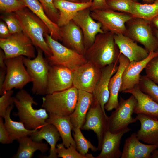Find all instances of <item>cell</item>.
<instances>
[{
    "label": "cell",
    "instance_id": "obj_1",
    "mask_svg": "<svg viewBox=\"0 0 158 158\" xmlns=\"http://www.w3.org/2000/svg\"><path fill=\"white\" fill-rule=\"evenodd\" d=\"M120 54L114 34L107 32L96 35L94 42L86 50L84 56L87 61L101 68L110 64L118 63Z\"/></svg>",
    "mask_w": 158,
    "mask_h": 158
},
{
    "label": "cell",
    "instance_id": "obj_2",
    "mask_svg": "<svg viewBox=\"0 0 158 158\" xmlns=\"http://www.w3.org/2000/svg\"><path fill=\"white\" fill-rule=\"evenodd\" d=\"M14 100L18 110L14 115L18 117L27 129H38L47 123L46 120L49 114L46 110L43 108L34 109L32 104L37 105L38 104L26 90H20L14 97Z\"/></svg>",
    "mask_w": 158,
    "mask_h": 158
},
{
    "label": "cell",
    "instance_id": "obj_3",
    "mask_svg": "<svg viewBox=\"0 0 158 158\" xmlns=\"http://www.w3.org/2000/svg\"><path fill=\"white\" fill-rule=\"evenodd\" d=\"M14 13L22 32L30 38L34 46L41 49L48 57L51 56V50L44 38L45 34H49L44 23L26 7Z\"/></svg>",
    "mask_w": 158,
    "mask_h": 158
},
{
    "label": "cell",
    "instance_id": "obj_4",
    "mask_svg": "<svg viewBox=\"0 0 158 158\" xmlns=\"http://www.w3.org/2000/svg\"><path fill=\"white\" fill-rule=\"evenodd\" d=\"M78 90L73 86L62 91L47 94L42 97V107L49 114L69 116L77 103Z\"/></svg>",
    "mask_w": 158,
    "mask_h": 158
},
{
    "label": "cell",
    "instance_id": "obj_5",
    "mask_svg": "<svg viewBox=\"0 0 158 158\" xmlns=\"http://www.w3.org/2000/svg\"><path fill=\"white\" fill-rule=\"evenodd\" d=\"M37 55L33 59L24 56V64L32 79L31 90L34 94H47L48 78L50 65L47 59L44 58L43 51L37 48Z\"/></svg>",
    "mask_w": 158,
    "mask_h": 158
},
{
    "label": "cell",
    "instance_id": "obj_6",
    "mask_svg": "<svg viewBox=\"0 0 158 158\" xmlns=\"http://www.w3.org/2000/svg\"><path fill=\"white\" fill-rule=\"evenodd\" d=\"M44 37L52 53L47 59L50 65L62 66L73 71L87 61L84 55L62 45L49 34H45Z\"/></svg>",
    "mask_w": 158,
    "mask_h": 158
},
{
    "label": "cell",
    "instance_id": "obj_7",
    "mask_svg": "<svg viewBox=\"0 0 158 158\" xmlns=\"http://www.w3.org/2000/svg\"><path fill=\"white\" fill-rule=\"evenodd\" d=\"M126 26L124 35L140 43L149 53L156 51L158 41L153 34L150 21L133 17L126 23Z\"/></svg>",
    "mask_w": 158,
    "mask_h": 158
},
{
    "label": "cell",
    "instance_id": "obj_8",
    "mask_svg": "<svg viewBox=\"0 0 158 158\" xmlns=\"http://www.w3.org/2000/svg\"><path fill=\"white\" fill-rule=\"evenodd\" d=\"M23 57L24 56H20L5 59L6 72L5 80L0 90V95L13 88L23 89L25 86L32 82L24 64Z\"/></svg>",
    "mask_w": 158,
    "mask_h": 158
},
{
    "label": "cell",
    "instance_id": "obj_9",
    "mask_svg": "<svg viewBox=\"0 0 158 158\" xmlns=\"http://www.w3.org/2000/svg\"><path fill=\"white\" fill-rule=\"evenodd\" d=\"M137 100L132 95L125 99L120 97L117 107L107 119L108 130L112 133L119 132L136 122L137 120L132 115L134 113Z\"/></svg>",
    "mask_w": 158,
    "mask_h": 158
},
{
    "label": "cell",
    "instance_id": "obj_10",
    "mask_svg": "<svg viewBox=\"0 0 158 158\" xmlns=\"http://www.w3.org/2000/svg\"><path fill=\"white\" fill-rule=\"evenodd\" d=\"M90 14L94 19L101 23L104 32H110L114 34L124 35L126 23L133 17L129 14L110 8L91 11Z\"/></svg>",
    "mask_w": 158,
    "mask_h": 158
},
{
    "label": "cell",
    "instance_id": "obj_11",
    "mask_svg": "<svg viewBox=\"0 0 158 158\" xmlns=\"http://www.w3.org/2000/svg\"><path fill=\"white\" fill-rule=\"evenodd\" d=\"M34 46L31 40L23 32L12 34L6 38L0 39V47L4 53L5 59L20 56L34 58Z\"/></svg>",
    "mask_w": 158,
    "mask_h": 158
},
{
    "label": "cell",
    "instance_id": "obj_12",
    "mask_svg": "<svg viewBox=\"0 0 158 158\" xmlns=\"http://www.w3.org/2000/svg\"><path fill=\"white\" fill-rule=\"evenodd\" d=\"M72 71L73 86L78 90L92 93L100 77L101 68L87 61Z\"/></svg>",
    "mask_w": 158,
    "mask_h": 158
},
{
    "label": "cell",
    "instance_id": "obj_13",
    "mask_svg": "<svg viewBox=\"0 0 158 158\" xmlns=\"http://www.w3.org/2000/svg\"><path fill=\"white\" fill-rule=\"evenodd\" d=\"M108 117L104 114L99 103L94 98L81 129L92 130L95 133L98 139L99 150H101L104 137L108 130Z\"/></svg>",
    "mask_w": 158,
    "mask_h": 158
},
{
    "label": "cell",
    "instance_id": "obj_14",
    "mask_svg": "<svg viewBox=\"0 0 158 158\" xmlns=\"http://www.w3.org/2000/svg\"><path fill=\"white\" fill-rule=\"evenodd\" d=\"M90 8L79 11L73 19L82 32L86 50L93 44L97 34L104 32L101 23L91 16Z\"/></svg>",
    "mask_w": 158,
    "mask_h": 158
},
{
    "label": "cell",
    "instance_id": "obj_15",
    "mask_svg": "<svg viewBox=\"0 0 158 158\" xmlns=\"http://www.w3.org/2000/svg\"><path fill=\"white\" fill-rule=\"evenodd\" d=\"M73 86V72L58 65H50L48 73L47 94L64 90Z\"/></svg>",
    "mask_w": 158,
    "mask_h": 158
},
{
    "label": "cell",
    "instance_id": "obj_16",
    "mask_svg": "<svg viewBox=\"0 0 158 158\" xmlns=\"http://www.w3.org/2000/svg\"><path fill=\"white\" fill-rule=\"evenodd\" d=\"M158 55L157 52L152 51L149 52L147 58L142 61L130 62L123 73L120 92L123 93L125 90L132 89L138 85L141 76V73L148 62Z\"/></svg>",
    "mask_w": 158,
    "mask_h": 158
},
{
    "label": "cell",
    "instance_id": "obj_17",
    "mask_svg": "<svg viewBox=\"0 0 158 158\" xmlns=\"http://www.w3.org/2000/svg\"><path fill=\"white\" fill-rule=\"evenodd\" d=\"M130 62L129 59L121 53L118 58V69L109 80V97L108 101L104 106V109L107 111L115 109L118 106V95L121 87L122 75L123 71Z\"/></svg>",
    "mask_w": 158,
    "mask_h": 158
},
{
    "label": "cell",
    "instance_id": "obj_18",
    "mask_svg": "<svg viewBox=\"0 0 158 158\" xmlns=\"http://www.w3.org/2000/svg\"><path fill=\"white\" fill-rule=\"evenodd\" d=\"M158 148V144L143 143L136 133L132 134L125 140L121 158H150L152 153Z\"/></svg>",
    "mask_w": 158,
    "mask_h": 158
},
{
    "label": "cell",
    "instance_id": "obj_19",
    "mask_svg": "<svg viewBox=\"0 0 158 158\" xmlns=\"http://www.w3.org/2000/svg\"><path fill=\"white\" fill-rule=\"evenodd\" d=\"M60 28L61 41L64 45L84 55L86 49L80 27L72 20Z\"/></svg>",
    "mask_w": 158,
    "mask_h": 158
},
{
    "label": "cell",
    "instance_id": "obj_20",
    "mask_svg": "<svg viewBox=\"0 0 158 158\" xmlns=\"http://www.w3.org/2000/svg\"><path fill=\"white\" fill-rule=\"evenodd\" d=\"M114 38L120 53L126 57L130 62L142 61L149 55V53L145 48L124 34H114Z\"/></svg>",
    "mask_w": 158,
    "mask_h": 158
},
{
    "label": "cell",
    "instance_id": "obj_21",
    "mask_svg": "<svg viewBox=\"0 0 158 158\" xmlns=\"http://www.w3.org/2000/svg\"><path fill=\"white\" fill-rule=\"evenodd\" d=\"M118 63H113L108 65L101 68L100 77L92 92L94 98L100 104L104 113V106L109 97V85L112 76L116 71Z\"/></svg>",
    "mask_w": 158,
    "mask_h": 158
},
{
    "label": "cell",
    "instance_id": "obj_22",
    "mask_svg": "<svg viewBox=\"0 0 158 158\" xmlns=\"http://www.w3.org/2000/svg\"><path fill=\"white\" fill-rule=\"evenodd\" d=\"M131 130L128 127L115 133L107 131L104 138L101 152L95 158H121L122 152L120 146L122 137Z\"/></svg>",
    "mask_w": 158,
    "mask_h": 158
},
{
    "label": "cell",
    "instance_id": "obj_23",
    "mask_svg": "<svg viewBox=\"0 0 158 158\" xmlns=\"http://www.w3.org/2000/svg\"><path fill=\"white\" fill-rule=\"evenodd\" d=\"M137 114L135 118L140 124L136 133L138 138L148 144H158V119L143 114Z\"/></svg>",
    "mask_w": 158,
    "mask_h": 158
},
{
    "label": "cell",
    "instance_id": "obj_24",
    "mask_svg": "<svg viewBox=\"0 0 158 158\" xmlns=\"http://www.w3.org/2000/svg\"><path fill=\"white\" fill-rule=\"evenodd\" d=\"M55 7L59 12L56 24L61 27L68 23L79 11L90 8L92 1L87 2H76L66 0H54Z\"/></svg>",
    "mask_w": 158,
    "mask_h": 158
},
{
    "label": "cell",
    "instance_id": "obj_25",
    "mask_svg": "<svg viewBox=\"0 0 158 158\" xmlns=\"http://www.w3.org/2000/svg\"><path fill=\"white\" fill-rule=\"evenodd\" d=\"M94 99V97L92 93L78 90V98L75 109L69 116L73 127L80 128L82 127Z\"/></svg>",
    "mask_w": 158,
    "mask_h": 158
},
{
    "label": "cell",
    "instance_id": "obj_26",
    "mask_svg": "<svg viewBox=\"0 0 158 158\" xmlns=\"http://www.w3.org/2000/svg\"><path fill=\"white\" fill-rule=\"evenodd\" d=\"M123 93L130 94L136 98L137 102L134 113L145 114L158 119V103L142 92L138 85Z\"/></svg>",
    "mask_w": 158,
    "mask_h": 158
},
{
    "label": "cell",
    "instance_id": "obj_27",
    "mask_svg": "<svg viewBox=\"0 0 158 158\" xmlns=\"http://www.w3.org/2000/svg\"><path fill=\"white\" fill-rule=\"evenodd\" d=\"M30 138L35 141L41 142L42 140L46 141L50 146L49 155L43 156V158H57L56 150L57 142L61 139L60 135L56 127L53 124L47 123L39 130L32 133Z\"/></svg>",
    "mask_w": 158,
    "mask_h": 158
},
{
    "label": "cell",
    "instance_id": "obj_28",
    "mask_svg": "<svg viewBox=\"0 0 158 158\" xmlns=\"http://www.w3.org/2000/svg\"><path fill=\"white\" fill-rule=\"evenodd\" d=\"M46 122L52 124L56 127L62 139V142L66 147L72 145L76 148L75 142L71 133L73 127L69 116H61L49 114Z\"/></svg>",
    "mask_w": 158,
    "mask_h": 158
},
{
    "label": "cell",
    "instance_id": "obj_29",
    "mask_svg": "<svg viewBox=\"0 0 158 158\" xmlns=\"http://www.w3.org/2000/svg\"><path fill=\"white\" fill-rule=\"evenodd\" d=\"M18 0L44 23L49 30L50 35L54 39L61 41L60 27L48 17L38 0Z\"/></svg>",
    "mask_w": 158,
    "mask_h": 158
},
{
    "label": "cell",
    "instance_id": "obj_30",
    "mask_svg": "<svg viewBox=\"0 0 158 158\" xmlns=\"http://www.w3.org/2000/svg\"><path fill=\"white\" fill-rule=\"evenodd\" d=\"M17 140L19 143V147L16 154L12 158H31L36 151L40 150L44 154L49 149L47 144L35 141L28 136L21 137Z\"/></svg>",
    "mask_w": 158,
    "mask_h": 158
},
{
    "label": "cell",
    "instance_id": "obj_31",
    "mask_svg": "<svg viewBox=\"0 0 158 158\" xmlns=\"http://www.w3.org/2000/svg\"><path fill=\"white\" fill-rule=\"evenodd\" d=\"M13 107L14 105L12 104L8 107L4 118L5 127L13 142V140H17L21 137L30 136L38 130L37 129H28L22 122L12 120L10 117V114Z\"/></svg>",
    "mask_w": 158,
    "mask_h": 158
},
{
    "label": "cell",
    "instance_id": "obj_32",
    "mask_svg": "<svg viewBox=\"0 0 158 158\" xmlns=\"http://www.w3.org/2000/svg\"><path fill=\"white\" fill-rule=\"evenodd\" d=\"M158 15V0L150 4H142L134 2L133 17L142 18L151 21Z\"/></svg>",
    "mask_w": 158,
    "mask_h": 158
},
{
    "label": "cell",
    "instance_id": "obj_33",
    "mask_svg": "<svg viewBox=\"0 0 158 158\" xmlns=\"http://www.w3.org/2000/svg\"><path fill=\"white\" fill-rule=\"evenodd\" d=\"M73 136L75 141L76 149L82 155L87 156L88 158H95L92 154H88L90 149L94 152L98 150V148L94 146L90 141L87 139L81 131V128L73 127Z\"/></svg>",
    "mask_w": 158,
    "mask_h": 158
},
{
    "label": "cell",
    "instance_id": "obj_34",
    "mask_svg": "<svg viewBox=\"0 0 158 158\" xmlns=\"http://www.w3.org/2000/svg\"><path fill=\"white\" fill-rule=\"evenodd\" d=\"M140 90L158 103V85L145 75L141 76L138 84Z\"/></svg>",
    "mask_w": 158,
    "mask_h": 158
},
{
    "label": "cell",
    "instance_id": "obj_35",
    "mask_svg": "<svg viewBox=\"0 0 158 158\" xmlns=\"http://www.w3.org/2000/svg\"><path fill=\"white\" fill-rule=\"evenodd\" d=\"M107 2L109 8L111 9L131 15L133 14L135 1L133 0H107Z\"/></svg>",
    "mask_w": 158,
    "mask_h": 158
},
{
    "label": "cell",
    "instance_id": "obj_36",
    "mask_svg": "<svg viewBox=\"0 0 158 158\" xmlns=\"http://www.w3.org/2000/svg\"><path fill=\"white\" fill-rule=\"evenodd\" d=\"M56 150L58 157L63 158H88L83 156L76 150L72 145L66 147L62 142L56 145Z\"/></svg>",
    "mask_w": 158,
    "mask_h": 158
},
{
    "label": "cell",
    "instance_id": "obj_37",
    "mask_svg": "<svg viewBox=\"0 0 158 158\" xmlns=\"http://www.w3.org/2000/svg\"><path fill=\"white\" fill-rule=\"evenodd\" d=\"M25 7L18 0H0V10L6 13L15 12Z\"/></svg>",
    "mask_w": 158,
    "mask_h": 158
},
{
    "label": "cell",
    "instance_id": "obj_38",
    "mask_svg": "<svg viewBox=\"0 0 158 158\" xmlns=\"http://www.w3.org/2000/svg\"><path fill=\"white\" fill-rule=\"evenodd\" d=\"M146 76L158 84V55L151 59L146 65Z\"/></svg>",
    "mask_w": 158,
    "mask_h": 158
},
{
    "label": "cell",
    "instance_id": "obj_39",
    "mask_svg": "<svg viewBox=\"0 0 158 158\" xmlns=\"http://www.w3.org/2000/svg\"><path fill=\"white\" fill-rule=\"evenodd\" d=\"M42 5L48 17L56 23L59 16V12L55 7L54 0H38Z\"/></svg>",
    "mask_w": 158,
    "mask_h": 158
},
{
    "label": "cell",
    "instance_id": "obj_40",
    "mask_svg": "<svg viewBox=\"0 0 158 158\" xmlns=\"http://www.w3.org/2000/svg\"><path fill=\"white\" fill-rule=\"evenodd\" d=\"M13 91L12 90L4 92L0 97V116L4 118L8 107L14 104Z\"/></svg>",
    "mask_w": 158,
    "mask_h": 158
},
{
    "label": "cell",
    "instance_id": "obj_41",
    "mask_svg": "<svg viewBox=\"0 0 158 158\" xmlns=\"http://www.w3.org/2000/svg\"><path fill=\"white\" fill-rule=\"evenodd\" d=\"M8 13L1 18L7 25L10 33L13 34L22 32L21 26L14 13Z\"/></svg>",
    "mask_w": 158,
    "mask_h": 158
},
{
    "label": "cell",
    "instance_id": "obj_42",
    "mask_svg": "<svg viewBox=\"0 0 158 158\" xmlns=\"http://www.w3.org/2000/svg\"><path fill=\"white\" fill-rule=\"evenodd\" d=\"M0 142L3 144H9L13 142L7 130L3 118L0 117Z\"/></svg>",
    "mask_w": 158,
    "mask_h": 158
},
{
    "label": "cell",
    "instance_id": "obj_43",
    "mask_svg": "<svg viewBox=\"0 0 158 158\" xmlns=\"http://www.w3.org/2000/svg\"><path fill=\"white\" fill-rule=\"evenodd\" d=\"M90 8L91 11H92L96 10H106L109 8L107 0H92V5Z\"/></svg>",
    "mask_w": 158,
    "mask_h": 158
},
{
    "label": "cell",
    "instance_id": "obj_44",
    "mask_svg": "<svg viewBox=\"0 0 158 158\" xmlns=\"http://www.w3.org/2000/svg\"><path fill=\"white\" fill-rule=\"evenodd\" d=\"M12 34L5 23L0 22V37L1 38H6L9 37Z\"/></svg>",
    "mask_w": 158,
    "mask_h": 158
},
{
    "label": "cell",
    "instance_id": "obj_45",
    "mask_svg": "<svg viewBox=\"0 0 158 158\" xmlns=\"http://www.w3.org/2000/svg\"><path fill=\"white\" fill-rule=\"evenodd\" d=\"M5 59V54L3 51L1 49H0V68L6 70L4 60Z\"/></svg>",
    "mask_w": 158,
    "mask_h": 158
},
{
    "label": "cell",
    "instance_id": "obj_46",
    "mask_svg": "<svg viewBox=\"0 0 158 158\" xmlns=\"http://www.w3.org/2000/svg\"><path fill=\"white\" fill-rule=\"evenodd\" d=\"M6 70L0 68V90L1 89L5 80Z\"/></svg>",
    "mask_w": 158,
    "mask_h": 158
},
{
    "label": "cell",
    "instance_id": "obj_47",
    "mask_svg": "<svg viewBox=\"0 0 158 158\" xmlns=\"http://www.w3.org/2000/svg\"><path fill=\"white\" fill-rule=\"evenodd\" d=\"M150 22L151 24L154 26L158 30V15L154 18Z\"/></svg>",
    "mask_w": 158,
    "mask_h": 158
},
{
    "label": "cell",
    "instance_id": "obj_48",
    "mask_svg": "<svg viewBox=\"0 0 158 158\" xmlns=\"http://www.w3.org/2000/svg\"><path fill=\"white\" fill-rule=\"evenodd\" d=\"M151 158H158V148L154 150L152 153Z\"/></svg>",
    "mask_w": 158,
    "mask_h": 158
},
{
    "label": "cell",
    "instance_id": "obj_49",
    "mask_svg": "<svg viewBox=\"0 0 158 158\" xmlns=\"http://www.w3.org/2000/svg\"><path fill=\"white\" fill-rule=\"evenodd\" d=\"M133 1H137L139 0H142L145 2L146 3H147V4H150L153 3L156 0H133Z\"/></svg>",
    "mask_w": 158,
    "mask_h": 158
},
{
    "label": "cell",
    "instance_id": "obj_50",
    "mask_svg": "<svg viewBox=\"0 0 158 158\" xmlns=\"http://www.w3.org/2000/svg\"><path fill=\"white\" fill-rule=\"evenodd\" d=\"M155 35L157 37L158 41V30L157 29H156L155 30ZM156 52L158 53V46Z\"/></svg>",
    "mask_w": 158,
    "mask_h": 158
},
{
    "label": "cell",
    "instance_id": "obj_51",
    "mask_svg": "<svg viewBox=\"0 0 158 158\" xmlns=\"http://www.w3.org/2000/svg\"><path fill=\"white\" fill-rule=\"evenodd\" d=\"M80 2H87L92 1V0H79Z\"/></svg>",
    "mask_w": 158,
    "mask_h": 158
},
{
    "label": "cell",
    "instance_id": "obj_52",
    "mask_svg": "<svg viewBox=\"0 0 158 158\" xmlns=\"http://www.w3.org/2000/svg\"><path fill=\"white\" fill-rule=\"evenodd\" d=\"M68 1L74 2H80V1L79 0H66Z\"/></svg>",
    "mask_w": 158,
    "mask_h": 158
},
{
    "label": "cell",
    "instance_id": "obj_53",
    "mask_svg": "<svg viewBox=\"0 0 158 158\" xmlns=\"http://www.w3.org/2000/svg\"></svg>",
    "mask_w": 158,
    "mask_h": 158
}]
</instances>
